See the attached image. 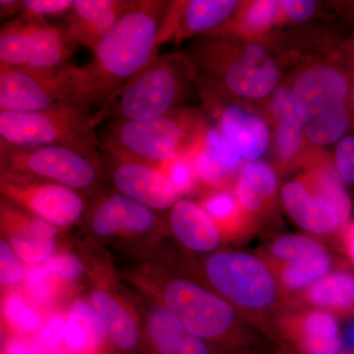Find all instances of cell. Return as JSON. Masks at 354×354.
I'll return each instance as SVG.
<instances>
[{
    "instance_id": "cell-39",
    "label": "cell",
    "mask_w": 354,
    "mask_h": 354,
    "mask_svg": "<svg viewBox=\"0 0 354 354\" xmlns=\"http://www.w3.org/2000/svg\"><path fill=\"white\" fill-rule=\"evenodd\" d=\"M191 157L176 158L167 162L169 167V177L177 193H184L190 190L194 183V169Z\"/></svg>"
},
{
    "instance_id": "cell-43",
    "label": "cell",
    "mask_w": 354,
    "mask_h": 354,
    "mask_svg": "<svg viewBox=\"0 0 354 354\" xmlns=\"http://www.w3.org/2000/svg\"><path fill=\"white\" fill-rule=\"evenodd\" d=\"M23 1L19 0H1L0 1V16L1 19H8L15 14L22 12Z\"/></svg>"
},
{
    "instance_id": "cell-29",
    "label": "cell",
    "mask_w": 354,
    "mask_h": 354,
    "mask_svg": "<svg viewBox=\"0 0 354 354\" xmlns=\"http://www.w3.org/2000/svg\"><path fill=\"white\" fill-rule=\"evenodd\" d=\"M92 302L113 344L121 348H132L138 339V332L127 312L116 300L102 290L92 293Z\"/></svg>"
},
{
    "instance_id": "cell-7",
    "label": "cell",
    "mask_w": 354,
    "mask_h": 354,
    "mask_svg": "<svg viewBox=\"0 0 354 354\" xmlns=\"http://www.w3.org/2000/svg\"><path fill=\"white\" fill-rule=\"evenodd\" d=\"M353 85L348 64L312 65L295 78L291 88L297 111L314 145H330L348 134Z\"/></svg>"
},
{
    "instance_id": "cell-46",
    "label": "cell",
    "mask_w": 354,
    "mask_h": 354,
    "mask_svg": "<svg viewBox=\"0 0 354 354\" xmlns=\"http://www.w3.org/2000/svg\"><path fill=\"white\" fill-rule=\"evenodd\" d=\"M346 342H348L354 351V320L348 326V330H346Z\"/></svg>"
},
{
    "instance_id": "cell-34",
    "label": "cell",
    "mask_w": 354,
    "mask_h": 354,
    "mask_svg": "<svg viewBox=\"0 0 354 354\" xmlns=\"http://www.w3.org/2000/svg\"><path fill=\"white\" fill-rule=\"evenodd\" d=\"M4 312L9 322L21 332H32L39 327L38 314L30 308L24 299L18 295H12L6 300Z\"/></svg>"
},
{
    "instance_id": "cell-2",
    "label": "cell",
    "mask_w": 354,
    "mask_h": 354,
    "mask_svg": "<svg viewBox=\"0 0 354 354\" xmlns=\"http://www.w3.org/2000/svg\"><path fill=\"white\" fill-rule=\"evenodd\" d=\"M169 310L184 327L221 354H272V339L225 298L188 279H174L165 290Z\"/></svg>"
},
{
    "instance_id": "cell-30",
    "label": "cell",
    "mask_w": 354,
    "mask_h": 354,
    "mask_svg": "<svg viewBox=\"0 0 354 354\" xmlns=\"http://www.w3.org/2000/svg\"><path fill=\"white\" fill-rule=\"evenodd\" d=\"M235 21L237 36H245L249 41L265 36L272 27L285 20L283 1L279 0H258L242 6Z\"/></svg>"
},
{
    "instance_id": "cell-38",
    "label": "cell",
    "mask_w": 354,
    "mask_h": 354,
    "mask_svg": "<svg viewBox=\"0 0 354 354\" xmlns=\"http://www.w3.org/2000/svg\"><path fill=\"white\" fill-rule=\"evenodd\" d=\"M50 272L44 266L31 267L26 272V288L28 292L39 302H46L51 297V286L48 278Z\"/></svg>"
},
{
    "instance_id": "cell-16",
    "label": "cell",
    "mask_w": 354,
    "mask_h": 354,
    "mask_svg": "<svg viewBox=\"0 0 354 354\" xmlns=\"http://www.w3.org/2000/svg\"><path fill=\"white\" fill-rule=\"evenodd\" d=\"M220 131L245 160H259L269 146L267 122L257 114L235 104L221 111Z\"/></svg>"
},
{
    "instance_id": "cell-35",
    "label": "cell",
    "mask_w": 354,
    "mask_h": 354,
    "mask_svg": "<svg viewBox=\"0 0 354 354\" xmlns=\"http://www.w3.org/2000/svg\"><path fill=\"white\" fill-rule=\"evenodd\" d=\"M73 6V0H24L21 16L29 18L64 16Z\"/></svg>"
},
{
    "instance_id": "cell-23",
    "label": "cell",
    "mask_w": 354,
    "mask_h": 354,
    "mask_svg": "<svg viewBox=\"0 0 354 354\" xmlns=\"http://www.w3.org/2000/svg\"><path fill=\"white\" fill-rule=\"evenodd\" d=\"M298 297L302 304L334 315H354V274L346 270L330 272Z\"/></svg>"
},
{
    "instance_id": "cell-21",
    "label": "cell",
    "mask_w": 354,
    "mask_h": 354,
    "mask_svg": "<svg viewBox=\"0 0 354 354\" xmlns=\"http://www.w3.org/2000/svg\"><path fill=\"white\" fill-rule=\"evenodd\" d=\"M4 220L13 227L11 243L16 255L29 264L50 257L55 248L53 225L38 216H26L12 209H2Z\"/></svg>"
},
{
    "instance_id": "cell-17",
    "label": "cell",
    "mask_w": 354,
    "mask_h": 354,
    "mask_svg": "<svg viewBox=\"0 0 354 354\" xmlns=\"http://www.w3.org/2000/svg\"><path fill=\"white\" fill-rule=\"evenodd\" d=\"M22 17L27 25L29 50L27 66L23 69L55 71L66 66L77 46L65 38L62 30L43 18Z\"/></svg>"
},
{
    "instance_id": "cell-9",
    "label": "cell",
    "mask_w": 354,
    "mask_h": 354,
    "mask_svg": "<svg viewBox=\"0 0 354 354\" xmlns=\"http://www.w3.org/2000/svg\"><path fill=\"white\" fill-rule=\"evenodd\" d=\"M1 169L62 184L70 189L94 187L101 178L102 162L62 146H13L0 142Z\"/></svg>"
},
{
    "instance_id": "cell-48",
    "label": "cell",
    "mask_w": 354,
    "mask_h": 354,
    "mask_svg": "<svg viewBox=\"0 0 354 354\" xmlns=\"http://www.w3.org/2000/svg\"><path fill=\"white\" fill-rule=\"evenodd\" d=\"M349 106H351V113H354V84L351 88V97H349Z\"/></svg>"
},
{
    "instance_id": "cell-47",
    "label": "cell",
    "mask_w": 354,
    "mask_h": 354,
    "mask_svg": "<svg viewBox=\"0 0 354 354\" xmlns=\"http://www.w3.org/2000/svg\"><path fill=\"white\" fill-rule=\"evenodd\" d=\"M44 348L43 346H39L37 348H32L31 351H30V354H55L50 353L48 351H44Z\"/></svg>"
},
{
    "instance_id": "cell-6",
    "label": "cell",
    "mask_w": 354,
    "mask_h": 354,
    "mask_svg": "<svg viewBox=\"0 0 354 354\" xmlns=\"http://www.w3.org/2000/svg\"><path fill=\"white\" fill-rule=\"evenodd\" d=\"M206 274L221 297L272 339V322L283 302L278 279L264 259L221 251L207 260Z\"/></svg>"
},
{
    "instance_id": "cell-36",
    "label": "cell",
    "mask_w": 354,
    "mask_h": 354,
    "mask_svg": "<svg viewBox=\"0 0 354 354\" xmlns=\"http://www.w3.org/2000/svg\"><path fill=\"white\" fill-rule=\"evenodd\" d=\"M335 165L342 181L354 187V134L346 135L337 142Z\"/></svg>"
},
{
    "instance_id": "cell-26",
    "label": "cell",
    "mask_w": 354,
    "mask_h": 354,
    "mask_svg": "<svg viewBox=\"0 0 354 354\" xmlns=\"http://www.w3.org/2000/svg\"><path fill=\"white\" fill-rule=\"evenodd\" d=\"M203 209L215 223L218 230H223L232 236L241 239L250 232L254 225V218L247 213L232 191L214 193L207 198Z\"/></svg>"
},
{
    "instance_id": "cell-13",
    "label": "cell",
    "mask_w": 354,
    "mask_h": 354,
    "mask_svg": "<svg viewBox=\"0 0 354 354\" xmlns=\"http://www.w3.org/2000/svg\"><path fill=\"white\" fill-rule=\"evenodd\" d=\"M133 0H73L64 16L65 38L76 46L94 50L113 29Z\"/></svg>"
},
{
    "instance_id": "cell-42",
    "label": "cell",
    "mask_w": 354,
    "mask_h": 354,
    "mask_svg": "<svg viewBox=\"0 0 354 354\" xmlns=\"http://www.w3.org/2000/svg\"><path fill=\"white\" fill-rule=\"evenodd\" d=\"M316 7V1L310 0H283V18L288 22H306L315 13Z\"/></svg>"
},
{
    "instance_id": "cell-28",
    "label": "cell",
    "mask_w": 354,
    "mask_h": 354,
    "mask_svg": "<svg viewBox=\"0 0 354 354\" xmlns=\"http://www.w3.org/2000/svg\"><path fill=\"white\" fill-rule=\"evenodd\" d=\"M332 267V258L326 252L271 269L278 279L281 292L295 293L301 292L329 274Z\"/></svg>"
},
{
    "instance_id": "cell-49",
    "label": "cell",
    "mask_w": 354,
    "mask_h": 354,
    "mask_svg": "<svg viewBox=\"0 0 354 354\" xmlns=\"http://www.w3.org/2000/svg\"><path fill=\"white\" fill-rule=\"evenodd\" d=\"M274 354H297V353H290V351H288V349H279V351Z\"/></svg>"
},
{
    "instance_id": "cell-20",
    "label": "cell",
    "mask_w": 354,
    "mask_h": 354,
    "mask_svg": "<svg viewBox=\"0 0 354 354\" xmlns=\"http://www.w3.org/2000/svg\"><path fill=\"white\" fill-rule=\"evenodd\" d=\"M234 0H191L174 1L176 25L172 38L176 41L196 35L216 32L239 6Z\"/></svg>"
},
{
    "instance_id": "cell-3",
    "label": "cell",
    "mask_w": 354,
    "mask_h": 354,
    "mask_svg": "<svg viewBox=\"0 0 354 354\" xmlns=\"http://www.w3.org/2000/svg\"><path fill=\"white\" fill-rule=\"evenodd\" d=\"M208 129L204 116L187 108L150 120L114 118L102 137V149L147 164H167L191 157L202 145Z\"/></svg>"
},
{
    "instance_id": "cell-25",
    "label": "cell",
    "mask_w": 354,
    "mask_h": 354,
    "mask_svg": "<svg viewBox=\"0 0 354 354\" xmlns=\"http://www.w3.org/2000/svg\"><path fill=\"white\" fill-rule=\"evenodd\" d=\"M106 325L94 307L81 299L73 302L65 327V341L70 348H97L106 339Z\"/></svg>"
},
{
    "instance_id": "cell-8",
    "label": "cell",
    "mask_w": 354,
    "mask_h": 354,
    "mask_svg": "<svg viewBox=\"0 0 354 354\" xmlns=\"http://www.w3.org/2000/svg\"><path fill=\"white\" fill-rule=\"evenodd\" d=\"M108 114L76 106L38 113H0V142L13 146H62L102 162L97 127Z\"/></svg>"
},
{
    "instance_id": "cell-33",
    "label": "cell",
    "mask_w": 354,
    "mask_h": 354,
    "mask_svg": "<svg viewBox=\"0 0 354 354\" xmlns=\"http://www.w3.org/2000/svg\"><path fill=\"white\" fill-rule=\"evenodd\" d=\"M205 151L209 157L227 171L228 176L236 181L239 171L243 165V158L230 146L220 129L209 127L204 143Z\"/></svg>"
},
{
    "instance_id": "cell-32",
    "label": "cell",
    "mask_w": 354,
    "mask_h": 354,
    "mask_svg": "<svg viewBox=\"0 0 354 354\" xmlns=\"http://www.w3.org/2000/svg\"><path fill=\"white\" fill-rule=\"evenodd\" d=\"M29 59L28 32L22 16L9 21L0 32V66L25 68Z\"/></svg>"
},
{
    "instance_id": "cell-44",
    "label": "cell",
    "mask_w": 354,
    "mask_h": 354,
    "mask_svg": "<svg viewBox=\"0 0 354 354\" xmlns=\"http://www.w3.org/2000/svg\"><path fill=\"white\" fill-rule=\"evenodd\" d=\"M342 237H344L346 253L354 266V221H349L348 225L342 232Z\"/></svg>"
},
{
    "instance_id": "cell-15",
    "label": "cell",
    "mask_w": 354,
    "mask_h": 354,
    "mask_svg": "<svg viewBox=\"0 0 354 354\" xmlns=\"http://www.w3.org/2000/svg\"><path fill=\"white\" fill-rule=\"evenodd\" d=\"M156 223L157 218L152 209L120 193L102 200L91 218V227L100 236L121 232H145Z\"/></svg>"
},
{
    "instance_id": "cell-14",
    "label": "cell",
    "mask_w": 354,
    "mask_h": 354,
    "mask_svg": "<svg viewBox=\"0 0 354 354\" xmlns=\"http://www.w3.org/2000/svg\"><path fill=\"white\" fill-rule=\"evenodd\" d=\"M281 201L292 221L305 232L328 236L346 228L341 212L334 203L315 194L301 179L281 187Z\"/></svg>"
},
{
    "instance_id": "cell-50",
    "label": "cell",
    "mask_w": 354,
    "mask_h": 354,
    "mask_svg": "<svg viewBox=\"0 0 354 354\" xmlns=\"http://www.w3.org/2000/svg\"><path fill=\"white\" fill-rule=\"evenodd\" d=\"M339 354H354L353 351H342Z\"/></svg>"
},
{
    "instance_id": "cell-19",
    "label": "cell",
    "mask_w": 354,
    "mask_h": 354,
    "mask_svg": "<svg viewBox=\"0 0 354 354\" xmlns=\"http://www.w3.org/2000/svg\"><path fill=\"white\" fill-rule=\"evenodd\" d=\"M169 225L177 241L190 250L209 252L220 245V230L205 209L191 200H180L174 205Z\"/></svg>"
},
{
    "instance_id": "cell-37",
    "label": "cell",
    "mask_w": 354,
    "mask_h": 354,
    "mask_svg": "<svg viewBox=\"0 0 354 354\" xmlns=\"http://www.w3.org/2000/svg\"><path fill=\"white\" fill-rule=\"evenodd\" d=\"M24 277V270L18 256L6 241L0 242V281L2 285L19 283Z\"/></svg>"
},
{
    "instance_id": "cell-22",
    "label": "cell",
    "mask_w": 354,
    "mask_h": 354,
    "mask_svg": "<svg viewBox=\"0 0 354 354\" xmlns=\"http://www.w3.org/2000/svg\"><path fill=\"white\" fill-rule=\"evenodd\" d=\"M278 186V176L272 167L259 160H246L235 181L234 193L254 218L272 208Z\"/></svg>"
},
{
    "instance_id": "cell-41",
    "label": "cell",
    "mask_w": 354,
    "mask_h": 354,
    "mask_svg": "<svg viewBox=\"0 0 354 354\" xmlns=\"http://www.w3.org/2000/svg\"><path fill=\"white\" fill-rule=\"evenodd\" d=\"M65 327L66 323H64L62 317L53 316L48 318L39 334V346L48 349L57 348L58 344L65 339Z\"/></svg>"
},
{
    "instance_id": "cell-11",
    "label": "cell",
    "mask_w": 354,
    "mask_h": 354,
    "mask_svg": "<svg viewBox=\"0 0 354 354\" xmlns=\"http://www.w3.org/2000/svg\"><path fill=\"white\" fill-rule=\"evenodd\" d=\"M2 191L35 216L55 227L75 223L84 213L82 197L66 186L18 172L2 171Z\"/></svg>"
},
{
    "instance_id": "cell-27",
    "label": "cell",
    "mask_w": 354,
    "mask_h": 354,
    "mask_svg": "<svg viewBox=\"0 0 354 354\" xmlns=\"http://www.w3.org/2000/svg\"><path fill=\"white\" fill-rule=\"evenodd\" d=\"M300 179L312 192L334 203L341 212L346 227L351 221L353 204L335 165L327 162L311 165Z\"/></svg>"
},
{
    "instance_id": "cell-5",
    "label": "cell",
    "mask_w": 354,
    "mask_h": 354,
    "mask_svg": "<svg viewBox=\"0 0 354 354\" xmlns=\"http://www.w3.org/2000/svg\"><path fill=\"white\" fill-rule=\"evenodd\" d=\"M200 85L199 72L189 55H158L123 86L109 114L124 120L160 118L184 108L181 104L191 88Z\"/></svg>"
},
{
    "instance_id": "cell-45",
    "label": "cell",
    "mask_w": 354,
    "mask_h": 354,
    "mask_svg": "<svg viewBox=\"0 0 354 354\" xmlns=\"http://www.w3.org/2000/svg\"><path fill=\"white\" fill-rule=\"evenodd\" d=\"M8 354H30V351H28L27 346L22 342L15 341L11 342L8 346Z\"/></svg>"
},
{
    "instance_id": "cell-40",
    "label": "cell",
    "mask_w": 354,
    "mask_h": 354,
    "mask_svg": "<svg viewBox=\"0 0 354 354\" xmlns=\"http://www.w3.org/2000/svg\"><path fill=\"white\" fill-rule=\"evenodd\" d=\"M44 266L50 274L67 281L78 278L83 271L82 264L68 254H62L50 258Z\"/></svg>"
},
{
    "instance_id": "cell-10",
    "label": "cell",
    "mask_w": 354,
    "mask_h": 354,
    "mask_svg": "<svg viewBox=\"0 0 354 354\" xmlns=\"http://www.w3.org/2000/svg\"><path fill=\"white\" fill-rule=\"evenodd\" d=\"M72 104L68 64L55 71L0 66V113H38Z\"/></svg>"
},
{
    "instance_id": "cell-18",
    "label": "cell",
    "mask_w": 354,
    "mask_h": 354,
    "mask_svg": "<svg viewBox=\"0 0 354 354\" xmlns=\"http://www.w3.org/2000/svg\"><path fill=\"white\" fill-rule=\"evenodd\" d=\"M270 113L276 123L274 150L277 158L283 165H288L297 160L304 139L307 138L292 88L283 86L274 91L270 102Z\"/></svg>"
},
{
    "instance_id": "cell-24",
    "label": "cell",
    "mask_w": 354,
    "mask_h": 354,
    "mask_svg": "<svg viewBox=\"0 0 354 354\" xmlns=\"http://www.w3.org/2000/svg\"><path fill=\"white\" fill-rule=\"evenodd\" d=\"M149 333L160 354H213L206 342L188 332L171 310L164 307L151 314Z\"/></svg>"
},
{
    "instance_id": "cell-51",
    "label": "cell",
    "mask_w": 354,
    "mask_h": 354,
    "mask_svg": "<svg viewBox=\"0 0 354 354\" xmlns=\"http://www.w3.org/2000/svg\"><path fill=\"white\" fill-rule=\"evenodd\" d=\"M353 39H354V37H353Z\"/></svg>"
},
{
    "instance_id": "cell-31",
    "label": "cell",
    "mask_w": 354,
    "mask_h": 354,
    "mask_svg": "<svg viewBox=\"0 0 354 354\" xmlns=\"http://www.w3.org/2000/svg\"><path fill=\"white\" fill-rule=\"evenodd\" d=\"M327 252L322 243L305 235L286 234L277 237L268 245L270 268L277 267Z\"/></svg>"
},
{
    "instance_id": "cell-1",
    "label": "cell",
    "mask_w": 354,
    "mask_h": 354,
    "mask_svg": "<svg viewBox=\"0 0 354 354\" xmlns=\"http://www.w3.org/2000/svg\"><path fill=\"white\" fill-rule=\"evenodd\" d=\"M169 1L133 0L82 66L69 64L74 106L93 111L109 108L121 88L153 57Z\"/></svg>"
},
{
    "instance_id": "cell-12",
    "label": "cell",
    "mask_w": 354,
    "mask_h": 354,
    "mask_svg": "<svg viewBox=\"0 0 354 354\" xmlns=\"http://www.w3.org/2000/svg\"><path fill=\"white\" fill-rule=\"evenodd\" d=\"M102 158L109 162L111 180L120 194L150 209L172 208L177 191L164 172L153 165L109 152L102 148Z\"/></svg>"
},
{
    "instance_id": "cell-4",
    "label": "cell",
    "mask_w": 354,
    "mask_h": 354,
    "mask_svg": "<svg viewBox=\"0 0 354 354\" xmlns=\"http://www.w3.org/2000/svg\"><path fill=\"white\" fill-rule=\"evenodd\" d=\"M189 57L198 72L206 74L216 87L247 100L268 97L278 86L279 69L265 46L257 41L241 44L227 32L206 35Z\"/></svg>"
}]
</instances>
